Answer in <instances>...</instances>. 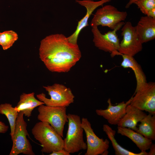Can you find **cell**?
<instances>
[{"mask_svg": "<svg viewBox=\"0 0 155 155\" xmlns=\"http://www.w3.org/2000/svg\"><path fill=\"white\" fill-rule=\"evenodd\" d=\"M44 104L41 101L37 99L33 92L26 94L23 93L20 97V100L15 107L19 113L22 112L25 116L29 117L32 115V111L36 107Z\"/></svg>", "mask_w": 155, "mask_h": 155, "instance_id": "cell-16", "label": "cell"}, {"mask_svg": "<svg viewBox=\"0 0 155 155\" xmlns=\"http://www.w3.org/2000/svg\"><path fill=\"white\" fill-rule=\"evenodd\" d=\"M149 152H148V155H155V145L153 143L149 149Z\"/></svg>", "mask_w": 155, "mask_h": 155, "instance_id": "cell-26", "label": "cell"}, {"mask_svg": "<svg viewBox=\"0 0 155 155\" xmlns=\"http://www.w3.org/2000/svg\"><path fill=\"white\" fill-rule=\"evenodd\" d=\"M137 0H129V1L125 6L126 8H129L132 4Z\"/></svg>", "mask_w": 155, "mask_h": 155, "instance_id": "cell-28", "label": "cell"}, {"mask_svg": "<svg viewBox=\"0 0 155 155\" xmlns=\"http://www.w3.org/2000/svg\"><path fill=\"white\" fill-rule=\"evenodd\" d=\"M143 111L130 104L126 107L125 113L117 125L118 126L127 127L136 131L137 123L146 115Z\"/></svg>", "mask_w": 155, "mask_h": 155, "instance_id": "cell-15", "label": "cell"}, {"mask_svg": "<svg viewBox=\"0 0 155 155\" xmlns=\"http://www.w3.org/2000/svg\"><path fill=\"white\" fill-rule=\"evenodd\" d=\"M111 0H100L94 1L92 0H76V2L86 8V12L85 15L78 21V25L74 32L67 37L69 41L74 44H77L78 39L81 31L88 25V20L93 12L98 7L102 5L104 3Z\"/></svg>", "mask_w": 155, "mask_h": 155, "instance_id": "cell-12", "label": "cell"}, {"mask_svg": "<svg viewBox=\"0 0 155 155\" xmlns=\"http://www.w3.org/2000/svg\"><path fill=\"white\" fill-rule=\"evenodd\" d=\"M24 114L19 112L16 119L13 139V145L9 155L22 154L26 155H35L32 146L27 136H29L27 124L24 119Z\"/></svg>", "mask_w": 155, "mask_h": 155, "instance_id": "cell-5", "label": "cell"}, {"mask_svg": "<svg viewBox=\"0 0 155 155\" xmlns=\"http://www.w3.org/2000/svg\"><path fill=\"white\" fill-rule=\"evenodd\" d=\"M71 154L64 149L54 151L50 154V155H70Z\"/></svg>", "mask_w": 155, "mask_h": 155, "instance_id": "cell-24", "label": "cell"}, {"mask_svg": "<svg viewBox=\"0 0 155 155\" xmlns=\"http://www.w3.org/2000/svg\"><path fill=\"white\" fill-rule=\"evenodd\" d=\"M146 16L155 18V8H153L150 10Z\"/></svg>", "mask_w": 155, "mask_h": 155, "instance_id": "cell-27", "label": "cell"}, {"mask_svg": "<svg viewBox=\"0 0 155 155\" xmlns=\"http://www.w3.org/2000/svg\"><path fill=\"white\" fill-rule=\"evenodd\" d=\"M103 131L110 140L115 151L116 155H148L146 151H141L136 153L129 151L123 148L119 144L115 138L116 131L107 124H104L103 126Z\"/></svg>", "mask_w": 155, "mask_h": 155, "instance_id": "cell-20", "label": "cell"}, {"mask_svg": "<svg viewBox=\"0 0 155 155\" xmlns=\"http://www.w3.org/2000/svg\"><path fill=\"white\" fill-rule=\"evenodd\" d=\"M137 34L142 44L155 38V18L147 16L141 17L135 26Z\"/></svg>", "mask_w": 155, "mask_h": 155, "instance_id": "cell-14", "label": "cell"}, {"mask_svg": "<svg viewBox=\"0 0 155 155\" xmlns=\"http://www.w3.org/2000/svg\"><path fill=\"white\" fill-rule=\"evenodd\" d=\"M18 112L15 107L9 103H5L0 104V114L5 115L9 121L10 127V135L13 139L15 128L16 121Z\"/></svg>", "mask_w": 155, "mask_h": 155, "instance_id": "cell-21", "label": "cell"}, {"mask_svg": "<svg viewBox=\"0 0 155 155\" xmlns=\"http://www.w3.org/2000/svg\"><path fill=\"white\" fill-rule=\"evenodd\" d=\"M43 88L48 92L50 98H47L43 93L38 94L36 96L46 105L67 107L74 102L75 96L71 89L63 84H55L52 86H43Z\"/></svg>", "mask_w": 155, "mask_h": 155, "instance_id": "cell-4", "label": "cell"}, {"mask_svg": "<svg viewBox=\"0 0 155 155\" xmlns=\"http://www.w3.org/2000/svg\"><path fill=\"white\" fill-rule=\"evenodd\" d=\"M117 129L118 133L129 138L141 151L148 150L152 143V140L130 128L118 126Z\"/></svg>", "mask_w": 155, "mask_h": 155, "instance_id": "cell-18", "label": "cell"}, {"mask_svg": "<svg viewBox=\"0 0 155 155\" xmlns=\"http://www.w3.org/2000/svg\"><path fill=\"white\" fill-rule=\"evenodd\" d=\"M126 11H120L114 6L108 5L97 9L91 22L92 27L101 25L114 30L126 18Z\"/></svg>", "mask_w": 155, "mask_h": 155, "instance_id": "cell-6", "label": "cell"}, {"mask_svg": "<svg viewBox=\"0 0 155 155\" xmlns=\"http://www.w3.org/2000/svg\"><path fill=\"white\" fill-rule=\"evenodd\" d=\"M121 30L123 39L120 42L119 55L134 57L143 49V44L137 34L135 26H132L131 22H127L123 26Z\"/></svg>", "mask_w": 155, "mask_h": 155, "instance_id": "cell-9", "label": "cell"}, {"mask_svg": "<svg viewBox=\"0 0 155 155\" xmlns=\"http://www.w3.org/2000/svg\"><path fill=\"white\" fill-rule=\"evenodd\" d=\"M39 57L50 71L66 73L80 59L82 54L78 45L69 42L62 34L46 36L40 41Z\"/></svg>", "mask_w": 155, "mask_h": 155, "instance_id": "cell-1", "label": "cell"}, {"mask_svg": "<svg viewBox=\"0 0 155 155\" xmlns=\"http://www.w3.org/2000/svg\"><path fill=\"white\" fill-rule=\"evenodd\" d=\"M125 24L123 22H121L114 30L104 34L100 32L97 26L92 27L93 41L95 46L99 49L111 53L112 57L119 55L118 50L120 42L116 32Z\"/></svg>", "mask_w": 155, "mask_h": 155, "instance_id": "cell-8", "label": "cell"}, {"mask_svg": "<svg viewBox=\"0 0 155 155\" xmlns=\"http://www.w3.org/2000/svg\"><path fill=\"white\" fill-rule=\"evenodd\" d=\"M31 131L41 144L42 153L50 154L63 149L62 137L48 123L40 121L36 123Z\"/></svg>", "mask_w": 155, "mask_h": 155, "instance_id": "cell-2", "label": "cell"}, {"mask_svg": "<svg viewBox=\"0 0 155 155\" xmlns=\"http://www.w3.org/2000/svg\"><path fill=\"white\" fill-rule=\"evenodd\" d=\"M120 55L123 58L121 66L125 68H130L134 72L137 83L135 92L147 82L146 75L141 66L133 57L123 54Z\"/></svg>", "mask_w": 155, "mask_h": 155, "instance_id": "cell-17", "label": "cell"}, {"mask_svg": "<svg viewBox=\"0 0 155 155\" xmlns=\"http://www.w3.org/2000/svg\"><path fill=\"white\" fill-rule=\"evenodd\" d=\"M132 96L127 102L123 101L115 105H113L111 99L107 101L108 106L106 109H96V114L103 117L111 125H117L125 113V109L127 105L130 103Z\"/></svg>", "mask_w": 155, "mask_h": 155, "instance_id": "cell-13", "label": "cell"}, {"mask_svg": "<svg viewBox=\"0 0 155 155\" xmlns=\"http://www.w3.org/2000/svg\"><path fill=\"white\" fill-rule=\"evenodd\" d=\"M81 125L86 135L87 148L85 155H107L109 142L100 138L94 133L91 124L87 118H82Z\"/></svg>", "mask_w": 155, "mask_h": 155, "instance_id": "cell-11", "label": "cell"}, {"mask_svg": "<svg viewBox=\"0 0 155 155\" xmlns=\"http://www.w3.org/2000/svg\"><path fill=\"white\" fill-rule=\"evenodd\" d=\"M9 126L4 122L0 121V133H5L8 131Z\"/></svg>", "mask_w": 155, "mask_h": 155, "instance_id": "cell-25", "label": "cell"}, {"mask_svg": "<svg viewBox=\"0 0 155 155\" xmlns=\"http://www.w3.org/2000/svg\"><path fill=\"white\" fill-rule=\"evenodd\" d=\"M130 104L142 111L155 115V83L147 82L134 92Z\"/></svg>", "mask_w": 155, "mask_h": 155, "instance_id": "cell-10", "label": "cell"}, {"mask_svg": "<svg viewBox=\"0 0 155 155\" xmlns=\"http://www.w3.org/2000/svg\"><path fill=\"white\" fill-rule=\"evenodd\" d=\"M67 118L68 128L66 137L63 140V149L70 154L86 150L87 146L83 139L84 130L80 117L69 113Z\"/></svg>", "mask_w": 155, "mask_h": 155, "instance_id": "cell-3", "label": "cell"}, {"mask_svg": "<svg viewBox=\"0 0 155 155\" xmlns=\"http://www.w3.org/2000/svg\"><path fill=\"white\" fill-rule=\"evenodd\" d=\"M140 122L136 131L148 139L155 140V115H146Z\"/></svg>", "mask_w": 155, "mask_h": 155, "instance_id": "cell-19", "label": "cell"}, {"mask_svg": "<svg viewBox=\"0 0 155 155\" xmlns=\"http://www.w3.org/2000/svg\"><path fill=\"white\" fill-rule=\"evenodd\" d=\"M18 38L17 34L13 30L0 32V45L3 50H6L11 47Z\"/></svg>", "mask_w": 155, "mask_h": 155, "instance_id": "cell-22", "label": "cell"}, {"mask_svg": "<svg viewBox=\"0 0 155 155\" xmlns=\"http://www.w3.org/2000/svg\"><path fill=\"white\" fill-rule=\"evenodd\" d=\"M134 3L146 15L150 10L155 8V0H138Z\"/></svg>", "mask_w": 155, "mask_h": 155, "instance_id": "cell-23", "label": "cell"}, {"mask_svg": "<svg viewBox=\"0 0 155 155\" xmlns=\"http://www.w3.org/2000/svg\"><path fill=\"white\" fill-rule=\"evenodd\" d=\"M67 107L44 105L39 106L38 119L48 123L62 137L65 125L68 122Z\"/></svg>", "mask_w": 155, "mask_h": 155, "instance_id": "cell-7", "label": "cell"}]
</instances>
